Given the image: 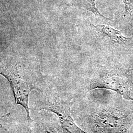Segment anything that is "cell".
Instances as JSON below:
<instances>
[{
    "label": "cell",
    "instance_id": "1",
    "mask_svg": "<svg viewBox=\"0 0 133 133\" xmlns=\"http://www.w3.org/2000/svg\"><path fill=\"white\" fill-rule=\"evenodd\" d=\"M82 118L92 133H128L127 116L116 105L88 104L84 105Z\"/></svg>",
    "mask_w": 133,
    "mask_h": 133
},
{
    "label": "cell",
    "instance_id": "2",
    "mask_svg": "<svg viewBox=\"0 0 133 133\" xmlns=\"http://www.w3.org/2000/svg\"><path fill=\"white\" fill-rule=\"evenodd\" d=\"M105 89L114 91L127 100L133 101V83L126 71L117 66L97 67L85 86V93L90 91Z\"/></svg>",
    "mask_w": 133,
    "mask_h": 133
},
{
    "label": "cell",
    "instance_id": "3",
    "mask_svg": "<svg viewBox=\"0 0 133 133\" xmlns=\"http://www.w3.org/2000/svg\"><path fill=\"white\" fill-rule=\"evenodd\" d=\"M0 75L9 82L14 95L16 104L24 108L27 115V125L32 122L29 99L31 92L37 88L38 79L15 68L0 66Z\"/></svg>",
    "mask_w": 133,
    "mask_h": 133
},
{
    "label": "cell",
    "instance_id": "4",
    "mask_svg": "<svg viewBox=\"0 0 133 133\" xmlns=\"http://www.w3.org/2000/svg\"><path fill=\"white\" fill-rule=\"evenodd\" d=\"M38 111L45 110L56 114L63 133H89L76 125L71 116V102L58 95H49L39 100L36 105Z\"/></svg>",
    "mask_w": 133,
    "mask_h": 133
},
{
    "label": "cell",
    "instance_id": "5",
    "mask_svg": "<svg viewBox=\"0 0 133 133\" xmlns=\"http://www.w3.org/2000/svg\"><path fill=\"white\" fill-rule=\"evenodd\" d=\"M51 115L43 114L27 125L26 133H63L60 124Z\"/></svg>",
    "mask_w": 133,
    "mask_h": 133
},
{
    "label": "cell",
    "instance_id": "6",
    "mask_svg": "<svg viewBox=\"0 0 133 133\" xmlns=\"http://www.w3.org/2000/svg\"><path fill=\"white\" fill-rule=\"evenodd\" d=\"M90 25L100 37L111 44L116 45H126L131 43H133V38L124 36L120 31L109 25L93 24H90Z\"/></svg>",
    "mask_w": 133,
    "mask_h": 133
},
{
    "label": "cell",
    "instance_id": "7",
    "mask_svg": "<svg viewBox=\"0 0 133 133\" xmlns=\"http://www.w3.org/2000/svg\"><path fill=\"white\" fill-rule=\"evenodd\" d=\"M96 0H76L77 4L83 8L85 10L92 12L95 16L99 17L102 19L111 21V19L106 17L101 14L96 6L95 2Z\"/></svg>",
    "mask_w": 133,
    "mask_h": 133
},
{
    "label": "cell",
    "instance_id": "8",
    "mask_svg": "<svg viewBox=\"0 0 133 133\" xmlns=\"http://www.w3.org/2000/svg\"></svg>",
    "mask_w": 133,
    "mask_h": 133
}]
</instances>
